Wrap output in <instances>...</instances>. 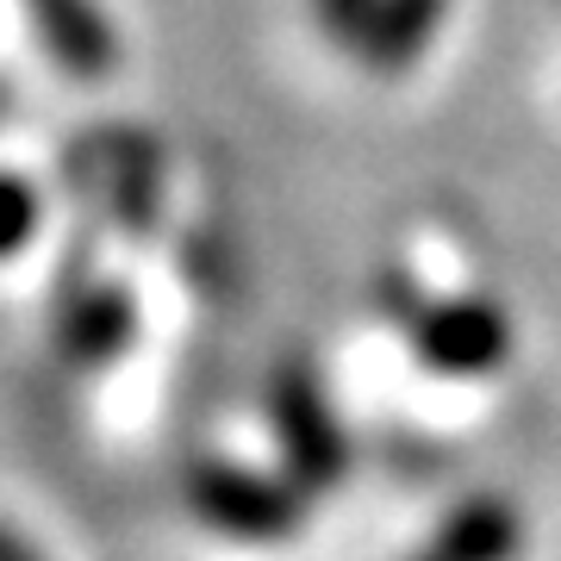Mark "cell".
Listing matches in <instances>:
<instances>
[{
    "label": "cell",
    "mask_w": 561,
    "mask_h": 561,
    "mask_svg": "<svg viewBox=\"0 0 561 561\" xmlns=\"http://www.w3.org/2000/svg\"><path fill=\"white\" fill-rule=\"evenodd\" d=\"M381 312L412 331L419 362L431 375H449V381H481L512 350V324H505V312L493 300H481V294L424 300L419 280L405 275V268H387L381 275Z\"/></svg>",
    "instance_id": "obj_1"
},
{
    "label": "cell",
    "mask_w": 561,
    "mask_h": 561,
    "mask_svg": "<svg viewBox=\"0 0 561 561\" xmlns=\"http://www.w3.org/2000/svg\"><path fill=\"white\" fill-rule=\"evenodd\" d=\"M69 175L106 206L125 238H150L162 225V144L138 125H101L69 150Z\"/></svg>",
    "instance_id": "obj_2"
},
{
    "label": "cell",
    "mask_w": 561,
    "mask_h": 561,
    "mask_svg": "<svg viewBox=\"0 0 561 561\" xmlns=\"http://www.w3.org/2000/svg\"><path fill=\"white\" fill-rule=\"evenodd\" d=\"M268 419H275V443H280V461L300 493H324V486L343 481L350 468V437H343L337 412L324 400V381L319 368L306 356H287L268 381Z\"/></svg>",
    "instance_id": "obj_3"
},
{
    "label": "cell",
    "mask_w": 561,
    "mask_h": 561,
    "mask_svg": "<svg viewBox=\"0 0 561 561\" xmlns=\"http://www.w3.org/2000/svg\"><path fill=\"white\" fill-rule=\"evenodd\" d=\"M57 362L76 368V375H94L106 362H119L138 337V306H131V287L106 275H88V256H69L57 280Z\"/></svg>",
    "instance_id": "obj_4"
},
{
    "label": "cell",
    "mask_w": 561,
    "mask_h": 561,
    "mask_svg": "<svg viewBox=\"0 0 561 561\" xmlns=\"http://www.w3.org/2000/svg\"><path fill=\"white\" fill-rule=\"evenodd\" d=\"M187 505H194V518H206L219 537L275 542L300 524L306 493L300 486L268 481V474H250V468H238V461H225V456H201L187 468Z\"/></svg>",
    "instance_id": "obj_5"
},
{
    "label": "cell",
    "mask_w": 561,
    "mask_h": 561,
    "mask_svg": "<svg viewBox=\"0 0 561 561\" xmlns=\"http://www.w3.org/2000/svg\"><path fill=\"white\" fill-rule=\"evenodd\" d=\"M25 20L69 81H106L119 69V32L101 0H25Z\"/></svg>",
    "instance_id": "obj_6"
},
{
    "label": "cell",
    "mask_w": 561,
    "mask_h": 561,
    "mask_svg": "<svg viewBox=\"0 0 561 561\" xmlns=\"http://www.w3.org/2000/svg\"><path fill=\"white\" fill-rule=\"evenodd\" d=\"M443 13H449V0H375L350 50L368 76H405L424 57V44L437 38Z\"/></svg>",
    "instance_id": "obj_7"
},
{
    "label": "cell",
    "mask_w": 561,
    "mask_h": 561,
    "mask_svg": "<svg viewBox=\"0 0 561 561\" xmlns=\"http://www.w3.org/2000/svg\"><path fill=\"white\" fill-rule=\"evenodd\" d=\"M524 542L518 512L500 500V493H474L461 500L449 518L437 524V537L424 542L412 561H512Z\"/></svg>",
    "instance_id": "obj_8"
},
{
    "label": "cell",
    "mask_w": 561,
    "mask_h": 561,
    "mask_svg": "<svg viewBox=\"0 0 561 561\" xmlns=\"http://www.w3.org/2000/svg\"><path fill=\"white\" fill-rule=\"evenodd\" d=\"M38 219H44L38 187H32L20 169H0V262L20 256L25 243L38 238Z\"/></svg>",
    "instance_id": "obj_9"
},
{
    "label": "cell",
    "mask_w": 561,
    "mask_h": 561,
    "mask_svg": "<svg viewBox=\"0 0 561 561\" xmlns=\"http://www.w3.org/2000/svg\"><path fill=\"white\" fill-rule=\"evenodd\" d=\"M368 7L375 0H312V20H319V32L331 44H350L362 32V20H368Z\"/></svg>",
    "instance_id": "obj_10"
},
{
    "label": "cell",
    "mask_w": 561,
    "mask_h": 561,
    "mask_svg": "<svg viewBox=\"0 0 561 561\" xmlns=\"http://www.w3.org/2000/svg\"><path fill=\"white\" fill-rule=\"evenodd\" d=\"M20 556H25V542L13 530H0V561H20Z\"/></svg>",
    "instance_id": "obj_11"
},
{
    "label": "cell",
    "mask_w": 561,
    "mask_h": 561,
    "mask_svg": "<svg viewBox=\"0 0 561 561\" xmlns=\"http://www.w3.org/2000/svg\"><path fill=\"white\" fill-rule=\"evenodd\" d=\"M7 113H13V81L0 76V119H7Z\"/></svg>",
    "instance_id": "obj_12"
},
{
    "label": "cell",
    "mask_w": 561,
    "mask_h": 561,
    "mask_svg": "<svg viewBox=\"0 0 561 561\" xmlns=\"http://www.w3.org/2000/svg\"><path fill=\"white\" fill-rule=\"evenodd\" d=\"M20 561H38V556H32V549H25V556H20Z\"/></svg>",
    "instance_id": "obj_13"
}]
</instances>
